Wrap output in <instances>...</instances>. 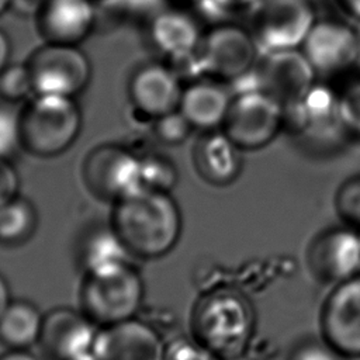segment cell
Wrapping results in <instances>:
<instances>
[{"label":"cell","instance_id":"6da1fadb","mask_svg":"<svg viewBox=\"0 0 360 360\" xmlns=\"http://www.w3.org/2000/svg\"><path fill=\"white\" fill-rule=\"evenodd\" d=\"M110 225L131 256L159 259L177 245L183 218L170 193L141 187L114 202Z\"/></svg>","mask_w":360,"mask_h":360},{"label":"cell","instance_id":"7a4b0ae2","mask_svg":"<svg viewBox=\"0 0 360 360\" xmlns=\"http://www.w3.org/2000/svg\"><path fill=\"white\" fill-rule=\"evenodd\" d=\"M193 338L222 360L240 357L256 332L249 298L233 288H215L198 298L191 314Z\"/></svg>","mask_w":360,"mask_h":360},{"label":"cell","instance_id":"3957f363","mask_svg":"<svg viewBox=\"0 0 360 360\" xmlns=\"http://www.w3.org/2000/svg\"><path fill=\"white\" fill-rule=\"evenodd\" d=\"M20 120L22 148L41 158H53L68 150L83 125L77 100L53 94H34L20 111Z\"/></svg>","mask_w":360,"mask_h":360},{"label":"cell","instance_id":"277c9868","mask_svg":"<svg viewBox=\"0 0 360 360\" xmlns=\"http://www.w3.org/2000/svg\"><path fill=\"white\" fill-rule=\"evenodd\" d=\"M143 297L142 276L129 262L84 274L80 291L82 311L98 328L135 318Z\"/></svg>","mask_w":360,"mask_h":360},{"label":"cell","instance_id":"5b68a950","mask_svg":"<svg viewBox=\"0 0 360 360\" xmlns=\"http://www.w3.org/2000/svg\"><path fill=\"white\" fill-rule=\"evenodd\" d=\"M34 94L79 97L91 80V62L79 45L45 42L27 62Z\"/></svg>","mask_w":360,"mask_h":360},{"label":"cell","instance_id":"8992f818","mask_svg":"<svg viewBox=\"0 0 360 360\" xmlns=\"http://www.w3.org/2000/svg\"><path fill=\"white\" fill-rule=\"evenodd\" d=\"M253 8L250 34L259 53L300 49L316 22L309 0H260Z\"/></svg>","mask_w":360,"mask_h":360},{"label":"cell","instance_id":"52a82bcc","mask_svg":"<svg viewBox=\"0 0 360 360\" xmlns=\"http://www.w3.org/2000/svg\"><path fill=\"white\" fill-rule=\"evenodd\" d=\"M259 49L245 28L218 22L204 32L198 56L205 76L233 83L249 75L257 62Z\"/></svg>","mask_w":360,"mask_h":360},{"label":"cell","instance_id":"ba28073f","mask_svg":"<svg viewBox=\"0 0 360 360\" xmlns=\"http://www.w3.org/2000/svg\"><path fill=\"white\" fill-rule=\"evenodd\" d=\"M283 105L253 89L232 97L222 131L242 149L253 150L270 143L283 129Z\"/></svg>","mask_w":360,"mask_h":360},{"label":"cell","instance_id":"9c48e42d","mask_svg":"<svg viewBox=\"0 0 360 360\" xmlns=\"http://www.w3.org/2000/svg\"><path fill=\"white\" fill-rule=\"evenodd\" d=\"M309 276L335 285L360 273V231L347 225L329 226L312 236L304 253Z\"/></svg>","mask_w":360,"mask_h":360},{"label":"cell","instance_id":"30bf717a","mask_svg":"<svg viewBox=\"0 0 360 360\" xmlns=\"http://www.w3.org/2000/svg\"><path fill=\"white\" fill-rule=\"evenodd\" d=\"M83 180L96 197L115 202L142 187L141 155L118 143L100 145L84 159Z\"/></svg>","mask_w":360,"mask_h":360},{"label":"cell","instance_id":"8fae6325","mask_svg":"<svg viewBox=\"0 0 360 360\" xmlns=\"http://www.w3.org/2000/svg\"><path fill=\"white\" fill-rule=\"evenodd\" d=\"M319 333L345 359H360V273L332 285L319 309Z\"/></svg>","mask_w":360,"mask_h":360},{"label":"cell","instance_id":"7c38bea8","mask_svg":"<svg viewBox=\"0 0 360 360\" xmlns=\"http://www.w3.org/2000/svg\"><path fill=\"white\" fill-rule=\"evenodd\" d=\"M255 87L283 107L302 100L315 84V70L301 49L262 53L252 70Z\"/></svg>","mask_w":360,"mask_h":360},{"label":"cell","instance_id":"4fadbf2b","mask_svg":"<svg viewBox=\"0 0 360 360\" xmlns=\"http://www.w3.org/2000/svg\"><path fill=\"white\" fill-rule=\"evenodd\" d=\"M98 329L83 311L53 308L44 315L39 345L53 360H75L93 354Z\"/></svg>","mask_w":360,"mask_h":360},{"label":"cell","instance_id":"5bb4252c","mask_svg":"<svg viewBox=\"0 0 360 360\" xmlns=\"http://www.w3.org/2000/svg\"><path fill=\"white\" fill-rule=\"evenodd\" d=\"M166 345L150 323L135 316L100 328L93 354L97 360H165Z\"/></svg>","mask_w":360,"mask_h":360},{"label":"cell","instance_id":"9a60e30c","mask_svg":"<svg viewBox=\"0 0 360 360\" xmlns=\"http://www.w3.org/2000/svg\"><path fill=\"white\" fill-rule=\"evenodd\" d=\"M283 129L316 141H332L346 131L338 96L322 84H314L307 96L283 107Z\"/></svg>","mask_w":360,"mask_h":360},{"label":"cell","instance_id":"2e32d148","mask_svg":"<svg viewBox=\"0 0 360 360\" xmlns=\"http://www.w3.org/2000/svg\"><path fill=\"white\" fill-rule=\"evenodd\" d=\"M183 89V82L167 63L148 62L132 73L128 96L135 111L153 121L179 110Z\"/></svg>","mask_w":360,"mask_h":360},{"label":"cell","instance_id":"e0dca14e","mask_svg":"<svg viewBox=\"0 0 360 360\" xmlns=\"http://www.w3.org/2000/svg\"><path fill=\"white\" fill-rule=\"evenodd\" d=\"M300 49L315 73H340L357 63L356 30L340 21H316Z\"/></svg>","mask_w":360,"mask_h":360},{"label":"cell","instance_id":"ac0fdd59","mask_svg":"<svg viewBox=\"0 0 360 360\" xmlns=\"http://www.w3.org/2000/svg\"><path fill=\"white\" fill-rule=\"evenodd\" d=\"M45 42L80 45L96 28V0H46L35 17Z\"/></svg>","mask_w":360,"mask_h":360},{"label":"cell","instance_id":"d6986e66","mask_svg":"<svg viewBox=\"0 0 360 360\" xmlns=\"http://www.w3.org/2000/svg\"><path fill=\"white\" fill-rule=\"evenodd\" d=\"M204 32L200 17L179 7H163L146 22L149 44L166 60L197 52Z\"/></svg>","mask_w":360,"mask_h":360},{"label":"cell","instance_id":"ffe728a7","mask_svg":"<svg viewBox=\"0 0 360 360\" xmlns=\"http://www.w3.org/2000/svg\"><path fill=\"white\" fill-rule=\"evenodd\" d=\"M231 103L232 96L224 82L204 76L184 84L179 110L193 129L208 132L222 129Z\"/></svg>","mask_w":360,"mask_h":360},{"label":"cell","instance_id":"44dd1931","mask_svg":"<svg viewBox=\"0 0 360 360\" xmlns=\"http://www.w3.org/2000/svg\"><path fill=\"white\" fill-rule=\"evenodd\" d=\"M240 150L222 129L202 132L194 145L195 170L211 186H229L242 172Z\"/></svg>","mask_w":360,"mask_h":360},{"label":"cell","instance_id":"7402d4cb","mask_svg":"<svg viewBox=\"0 0 360 360\" xmlns=\"http://www.w3.org/2000/svg\"><path fill=\"white\" fill-rule=\"evenodd\" d=\"M44 314L27 300H13L0 318V342L10 350H28L39 343Z\"/></svg>","mask_w":360,"mask_h":360},{"label":"cell","instance_id":"603a6c76","mask_svg":"<svg viewBox=\"0 0 360 360\" xmlns=\"http://www.w3.org/2000/svg\"><path fill=\"white\" fill-rule=\"evenodd\" d=\"M128 256H131L129 252L111 225L90 229L82 238L77 252L84 274L129 262Z\"/></svg>","mask_w":360,"mask_h":360},{"label":"cell","instance_id":"cb8c5ba5","mask_svg":"<svg viewBox=\"0 0 360 360\" xmlns=\"http://www.w3.org/2000/svg\"><path fill=\"white\" fill-rule=\"evenodd\" d=\"M38 212L25 197L17 195L0 207V242L15 246L25 243L37 231Z\"/></svg>","mask_w":360,"mask_h":360},{"label":"cell","instance_id":"d4e9b609","mask_svg":"<svg viewBox=\"0 0 360 360\" xmlns=\"http://www.w3.org/2000/svg\"><path fill=\"white\" fill-rule=\"evenodd\" d=\"M98 13L108 21H145L165 7V0H97Z\"/></svg>","mask_w":360,"mask_h":360},{"label":"cell","instance_id":"484cf974","mask_svg":"<svg viewBox=\"0 0 360 360\" xmlns=\"http://www.w3.org/2000/svg\"><path fill=\"white\" fill-rule=\"evenodd\" d=\"M142 187L159 191H167L177 184L179 173L174 163L165 155L148 152L141 155Z\"/></svg>","mask_w":360,"mask_h":360},{"label":"cell","instance_id":"4316f807","mask_svg":"<svg viewBox=\"0 0 360 360\" xmlns=\"http://www.w3.org/2000/svg\"><path fill=\"white\" fill-rule=\"evenodd\" d=\"M34 96V83L27 63H8L0 72V97L7 103L30 100Z\"/></svg>","mask_w":360,"mask_h":360},{"label":"cell","instance_id":"83f0119b","mask_svg":"<svg viewBox=\"0 0 360 360\" xmlns=\"http://www.w3.org/2000/svg\"><path fill=\"white\" fill-rule=\"evenodd\" d=\"M333 205L343 225L360 231V176L349 177L338 187Z\"/></svg>","mask_w":360,"mask_h":360},{"label":"cell","instance_id":"f1b7e54d","mask_svg":"<svg viewBox=\"0 0 360 360\" xmlns=\"http://www.w3.org/2000/svg\"><path fill=\"white\" fill-rule=\"evenodd\" d=\"M11 103L0 104V159H11L22 148L20 112L14 111Z\"/></svg>","mask_w":360,"mask_h":360},{"label":"cell","instance_id":"f546056e","mask_svg":"<svg viewBox=\"0 0 360 360\" xmlns=\"http://www.w3.org/2000/svg\"><path fill=\"white\" fill-rule=\"evenodd\" d=\"M152 131L155 138L165 145L176 146L181 145L190 136L193 127L187 121V118L180 112V110H174L167 112L152 121Z\"/></svg>","mask_w":360,"mask_h":360},{"label":"cell","instance_id":"4dcf8cb0","mask_svg":"<svg viewBox=\"0 0 360 360\" xmlns=\"http://www.w3.org/2000/svg\"><path fill=\"white\" fill-rule=\"evenodd\" d=\"M338 100L346 131L360 135V80L347 84L338 96Z\"/></svg>","mask_w":360,"mask_h":360},{"label":"cell","instance_id":"1f68e13d","mask_svg":"<svg viewBox=\"0 0 360 360\" xmlns=\"http://www.w3.org/2000/svg\"><path fill=\"white\" fill-rule=\"evenodd\" d=\"M287 360H345V357L319 336L298 342L290 350Z\"/></svg>","mask_w":360,"mask_h":360},{"label":"cell","instance_id":"d6a6232c","mask_svg":"<svg viewBox=\"0 0 360 360\" xmlns=\"http://www.w3.org/2000/svg\"><path fill=\"white\" fill-rule=\"evenodd\" d=\"M165 360H222L202 345H200L193 336L191 339L180 338L166 345Z\"/></svg>","mask_w":360,"mask_h":360},{"label":"cell","instance_id":"836d02e7","mask_svg":"<svg viewBox=\"0 0 360 360\" xmlns=\"http://www.w3.org/2000/svg\"><path fill=\"white\" fill-rule=\"evenodd\" d=\"M260 0H197L202 7V15L208 18H221L228 13L255 7Z\"/></svg>","mask_w":360,"mask_h":360},{"label":"cell","instance_id":"e575fe53","mask_svg":"<svg viewBox=\"0 0 360 360\" xmlns=\"http://www.w3.org/2000/svg\"><path fill=\"white\" fill-rule=\"evenodd\" d=\"M20 194V176L8 159H0V207Z\"/></svg>","mask_w":360,"mask_h":360},{"label":"cell","instance_id":"d590c367","mask_svg":"<svg viewBox=\"0 0 360 360\" xmlns=\"http://www.w3.org/2000/svg\"><path fill=\"white\" fill-rule=\"evenodd\" d=\"M46 0H11L10 10L24 17H37Z\"/></svg>","mask_w":360,"mask_h":360},{"label":"cell","instance_id":"8d00e7d4","mask_svg":"<svg viewBox=\"0 0 360 360\" xmlns=\"http://www.w3.org/2000/svg\"><path fill=\"white\" fill-rule=\"evenodd\" d=\"M11 42L8 35L0 28V72L10 63Z\"/></svg>","mask_w":360,"mask_h":360},{"label":"cell","instance_id":"74e56055","mask_svg":"<svg viewBox=\"0 0 360 360\" xmlns=\"http://www.w3.org/2000/svg\"><path fill=\"white\" fill-rule=\"evenodd\" d=\"M13 297H11V290L8 287V283L6 277L0 273V318L7 309V307L11 304Z\"/></svg>","mask_w":360,"mask_h":360},{"label":"cell","instance_id":"f35d334b","mask_svg":"<svg viewBox=\"0 0 360 360\" xmlns=\"http://www.w3.org/2000/svg\"><path fill=\"white\" fill-rule=\"evenodd\" d=\"M0 360H41L30 350H7L0 356Z\"/></svg>","mask_w":360,"mask_h":360},{"label":"cell","instance_id":"ab89813d","mask_svg":"<svg viewBox=\"0 0 360 360\" xmlns=\"http://www.w3.org/2000/svg\"><path fill=\"white\" fill-rule=\"evenodd\" d=\"M338 1L349 14L360 20V0H338Z\"/></svg>","mask_w":360,"mask_h":360},{"label":"cell","instance_id":"60d3db41","mask_svg":"<svg viewBox=\"0 0 360 360\" xmlns=\"http://www.w3.org/2000/svg\"><path fill=\"white\" fill-rule=\"evenodd\" d=\"M11 0H0V15H3L7 10H10Z\"/></svg>","mask_w":360,"mask_h":360},{"label":"cell","instance_id":"b9f144b4","mask_svg":"<svg viewBox=\"0 0 360 360\" xmlns=\"http://www.w3.org/2000/svg\"><path fill=\"white\" fill-rule=\"evenodd\" d=\"M356 38H357V63H360V24L356 28Z\"/></svg>","mask_w":360,"mask_h":360},{"label":"cell","instance_id":"7bdbcfd3","mask_svg":"<svg viewBox=\"0 0 360 360\" xmlns=\"http://www.w3.org/2000/svg\"><path fill=\"white\" fill-rule=\"evenodd\" d=\"M75 360H97V359L94 357V354H87V356H83V357H79Z\"/></svg>","mask_w":360,"mask_h":360},{"label":"cell","instance_id":"ee69618b","mask_svg":"<svg viewBox=\"0 0 360 360\" xmlns=\"http://www.w3.org/2000/svg\"><path fill=\"white\" fill-rule=\"evenodd\" d=\"M183 1H194V3H195L197 0H183Z\"/></svg>","mask_w":360,"mask_h":360}]
</instances>
